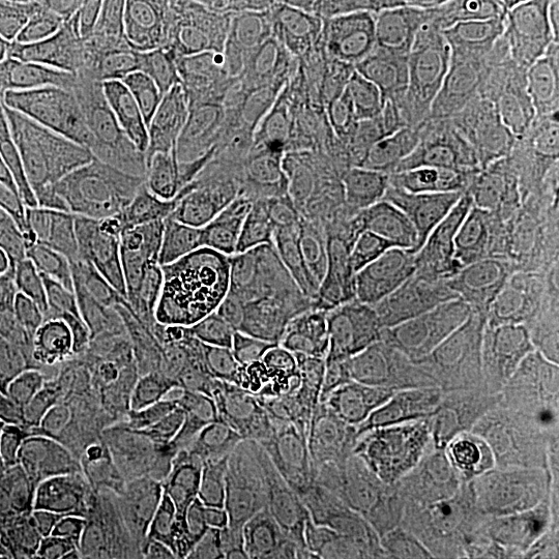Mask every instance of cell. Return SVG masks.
<instances>
[{"instance_id":"5b68a950","label":"cell","mask_w":559,"mask_h":559,"mask_svg":"<svg viewBox=\"0 0 559 559\" xmlns=\"http://www.w3.org/2000/svg\"><path fill=\"white\" fill-rule=\"evenodd\" d=\"M464 23H440L385 4L353 0L344 11L336 83L353 115L408 104L443 106Z\"/></svg>"},{"instance_id":"ac0fdd59","label":"cell","mask_w":559,"mask_h":559,"mask_svg":"<svg viewBox=\"0 0 559 559\" xmlns=\"http://www.w3.org/2000/svg\"><path fill=\"white\" fill-rule=\"evenodd\" d=\"M323 537L328 559H459V512L404 493Z\"/></svg>"},{"instance_id":"9a60e30c","label":"cell","mask_w":559,"mask_h":559,"mask_svg":"<svg viewBox=\"0 0 559 559\" xmlns=\"http://www.w3.org/2000/svg\"><path fill=\"white\" fill-rule=\"evenodd\" d=\"M168 104L166 140L152 152H168L205 166L242 162L278 141L280 104L263 98L253 85L216 96H185L168 81Z\"/></svg>"},{"instance_id":"7dc6e473","label":"cell","mask_w":559,"mask_h":559,"mask_svg":"<svg viewBox=\"0 0 559 559\" xmlns=\"http://www.w3.org/2000/svg\"><path fill=\"white\" fill-rule=\"evenodd\" d=\"M385 4H394L420 20L454 23V0H380Z\"/></svg>"},{"instance_id":"f35d334b","label":"cell","mask_w":559,"mask_h":559,"mask_svg":"<svg viewBox=\"0 0 559 559\" xmlns=\"http://www.w3.org/2000/svg\"><path fill=\"white\" fill-rule=\"evenodd\" d=\"M162 2L164 0H81L80 7L117 29L127 41H135L158 20Z\"/></svg>"},{"instance_id":"8992f818","label":"cell","mask_w":559,"mask_h":559,"mask_svg":"<svg viewBox=\"0 0 559 559\" xmlns=\"http://www.w3.org/2000/svg\"><path fill=\"white\" fill-rule=\"evenodd\" d=\"M245 460L237 429L200 440L150 429L158 516L177 522L212 559H249L240 516Z\"/></svg>"},{"instance_id":"9f6ffc18","label":"cell","mask_w":559,"mask_h":559,"mask_svg":"<svg viewBox=\"0 0 559 559\" xmlns=\"http://www.w3.org/2000/svg\"><path fill=\"white\" fill-rule=\"evenodd\" d=\"M551 4H556V7H559V0H551Z\"/></svg>"},{"instance_id":"3957f363","label":"cell","mask_w":559,"mask_h":559,"mask_svg":"<svg viewBox=\"0 0 559 559\" xmlns=\"http://www.w3.org/2000/svg\"><path fill=\"white\" fill-rule=\"evenodd\" d=\"M145 180L160 207L185 274L189 318L280 355L293 353V309L280 302L240 253L210 193L205 166L152 152Z\"/></svg>"},{"instance_id":"d6986e66","label":"cell","mask_w":559,"mask_h":559,"mask_svg":"<svg viewBox=\"0 0 559 559\" xmlns=\"http://www.w3.org/2000/svg\"><path fill=\"white\" fill-rule=\"evenodd\" d=\"M15 180H55L92 173L145 177L152 150L96 131L13 115L9 119Z\"/></svg>"},{"instance_id":"7c38bea8","label":"cell","mask_w":559,"mask_h":559,"mask_svg":"<svg viewBox=\"0 0 559 559\" xmlns=\"http://www.w3.org/2000/svg\"><path fill=\"white\" fill-rule=\"evenodd\" d=\"M378 221V198L362 168L346 173L325 191L295 253L293 321L313 305H338L350 297Z\"/></svg>"},{"instance_id":"b9f144b4","label":"cell","mask_w":559,"mask_h":559,"mask_svg":"<svg viewBox=\"0 0 559 559\" xmlns=\"http://www.w3.org/2000/svg\"><path fill=\"white\" fill-rule=\"evenodd\" d=\"M27 559H87L80 543L57 516L34 524L27 533Z\"/></svg>"},{"instance_id":"52a82bcc","label":"cell","mask_w":559,"mask_h":559,"mask_svg":"<svg viewBox=\"0 0 559 559\" xmlns=\"http://www.w3.org/2000/svg\"><path fill=\"white\" fill-rule=\"evenodd\" d=\"M168 78L160 71L150 27L92 80L62 87L23 83L13 115L83 127L156 150L168 133Z\"/></svg>"},{"instance_id":"603a6c76","label":"cell","mask_w":559,"mask_h":559,"mask_svg":"<svg viewBox=\"0 0 559 559\" xmlns=\"http://www.w3.org/2000/svg\"><path fill=\"white\" fill-rule=\"evenodd\" d=\"M355 404L357 392L348 399H323L305 388L288 367L258 411L237 427V433L247 448V459L328 441L344 429Z\"/></svg>"},{"instance_id":"f6af8a7d","label":"cell","mask_w":559,"mask_h":559,"mask_svg":"<svg viewBox=\"0 0 559 559\" xmlns=\"http://www.w3.org/2000/svg\"><path fill=\"white\" fill-rule=\"evenodd\" d=\"M545 73L559 85V7L551 4L539 17Z\"/></svg>"},{"instance_id":"4fadbf2b","label":"cell","mask_w":559,"mask_h":559,"mask_svg":"<svg viewBox=\"0 0 559 559\" xmlns=\"http://www.w3.org/2000/svg\"><path fill=\"white\" fill-rule=\"evenodd\" d=\"M50 425L55 466L67 468L73 485L119 503L140 524L158 519L150 429L145 425L94 419L78 413H52Z\"/></svg>"},{"instance_id":"681fc988","label":"cell","mask_w":559,"mask_h":559,"mask_svg":"<svg viewBox=\"0 0 559 559\" xmlns=\"http://www.w3.org/2000/svg\"><path fill=\"white\" fill-rule=\"evenodd\" d=\"M23 450H32L29 441L23 438V433L11 420L0 415V454H13Z\"/></svg>"},{"instance_id":"ab89813d","label":"cell","mask_w":559,"mask_h":559,"mask_svg":"<svg viewBox=\"0 0 559 559\" xmlns=\"http://www.w3.org/2000/svg\"><path fill=\"white\" fill-rule=\"evenodd\" d=\"M551 7V0H454V23L477 25L489 21H533Z\"/></svg>"},{"instance_id":"ee69618b","label":"cell","mask_w":559,"mask_h":559,"mask_svg":"<svg viewBox=\"0 0 559 559\" xmlns=\"http://www.w3.org/2000/svg\"><path fill=\"white\" fill-rule=\"evenodd\" d=\"M284 559H328V547L318 522H305L295 531Z\"/></svg>"},{"instance_id":"8d00e7d4","label":"cell","mask_w":559,"mask_h":559,"mask_svg":"<svg viewBox=\"0 0 559 559\" xmlns=\"http://www.w3.org/2000/svg\"><path fill=\"white\" fill-rule=\"evenodd\" d=\"M205 0H164L152 25L156 59L166 78L180 73L200 34Z\"/></svg>"},{"instance_id":"db71d44e","label":"cell","mask_w":559,"mask_h":559,"mask_svg":"<svg viewBox=\"0 0 559 559\" xmlns=\"http://www.w3.org/2000/svg\"><path fill=\"white\" fill-rule=\"evenodd\" d=\"M85 551V549H83ZM85 558L87 559H106L102 558V556H96V554H90V551H85Z\"/></svg>"},{"instance_id":"e575fe53","label":"cell","mask_w":559,"mask_h":559,"mask_svg":"<svg viewBox=\"0 0 559 559\" xmlns=\"http://www.w3.org/2000/svg\"><path fill=\"white\" fill-rule=\"evenodd\" d=\"M0 496L13 503L27 531L52 516V491L34 450L0 454Z\"/></svg>"},{"instance_id":"2e32d148","label":"cell","mask_w":559,"mask_h":559,"mask_svg":"<svg viewBox=\"0 0 559 559\" xmlns=\"http://www.w3.org/2000/svg\"><path fill=\"white\" fill-rule=\"evenodd\" d=\"M503 400L477 390L404 454V489L452 512L473 506L480 462L506 411Z\"/></svg>"},{"instance_id":"f907efd6","label":"cell","mask_w":559,"mask_h":559,"mask_svg":"<svg viewBox=\"0 0 559 559\" xmlns=\"http://www.w3.org/2000/svg\"><path fill=\"white\" fill-rule=\"evenodd\" d=\"M545 489H547V493H549V498L554 501V506H556L559 514V459L549 460Z\"/></svg>"},{"instance_id":"4316f807","label":"cell","mask_w":559,"mask_h":559,"mask_svg":"<svg viewBox=\"0 0 559 559\" xmlns=\"http://www.w3.org/2000/svg\"><path fill=\"white\" fill-rule=\"evenodd\" d=\"M278 141L307 160L325 191L360 168L353 112L334 94L280 104Z\"/></svg>"},{"instance_id":"11a10c76","label":"cell","mask_w":559,"mask_h":559,"mask_svg":"<svg viewBox=\"0 0 559 559\" xmlns=\"http://www.w3.org/2000/svg\"><path fill=\"white\" fill-rule=\"evenodd\" d=\"M340 2H342V7H344V11H346V9H348V7H350V4H353V0H340Z\"/></svg>"},{"instance_id":"836d02e7","label":"cell","mask_w":559,"mask_h":559,"mask_svg":"<svg viewBox=\"0 0 559 559\" xmlns=\"http://www.w3.org/2000/svg\"><path fill=\"white\" fill-rule=\"evenodd\" d=\"M512 545V496L459 512V559H510Z\"/></svg>"},{"instance_id":"4dcf8cb0","label":"cell","mask_w":559,"mask_h":559,"mask_svg":"<svg viewBox=\"0 0 559 559\" xmlns=\"http://www.w3.org/2000/svg\"><path fill=\"white\" fill-rule=\"evenodd\" d=\"M129 41L117 29L81 9L75 21L60 34L29 83L41 87H62L92 80L112 67Z\"/></svg>"},{"instance_id":"f1b7e54d","label":"cell","mask_w":559,"mask_h":559,"mask_svg":"<svg viewBox=\"0 0 559 559\" xmlns=\"http://www.w3.org/2000/svg\"><path fill=\"white\" fill-rule=\"evenodd\" d=\"M278 212L282 226L297 253L300 239L313 221L325 187L313 168L286 143H267L245 158Z\"/></svg>"},{"instance_id":"5bb4252c","label":"cell","mask_w":559,"mask_h":559,"mask_svg":"<svg viewBox=\"0 0 559 559\" xmlns=\"http://www.w3.org/2000/svg\"><path fill=\"white\" fill-rule=\"evenodd\" d=\"M479 390L503 402L559 392V305L510 295L480 336Z\"/></svg>"},{"instance_id":"d6a6232c","label":"cell","mask_w":559,"mask_h":559,"mask_svg":"<svg viewBox=\"0 0 559 559\" xmlns=\"http://www.w3.org/2000/svg\"><path fill=\"white\" fill-rule=\"evenodd\" d=\"M0 415L11 420L29 441L44 471L55 466L52 413L41 399L40 390L4 362H0Z\"/></svg>"},{"instance_id":"6f0895ef","label":"cell","mask_w":559,"mask_h":559,"mask_svg":"<svg viewBox=\"0 0 559 559\" xmlns=\"http://www.w3.org/2000/svg\"><path fill=\"white\" fill-rule=\"evenodd\" d=\"M73 2H78V4H80L81 0H73Z\"/></svg>"},{"instance_id":"7bdbcfd3","label":"cell","mask_w":559,"mask_h":559,"mask_svg":"<svg viewBox=\"0 0 559 559\" xmlns=\"http://www.w3.org/2000/svg\"><path fill=\"white\" fill-rule=\"evenodd\" d=\"M533 415L549 460L559 459V392L531 396Z\"/></svg>"},{"instance_id":"277c9868","label":"cell","mask_w":559,"mask_h":559,"mask_svg":"<svg viewBox=\"0 0 559 559\" xmlns=\"http://www.w3.org/2000/svg\"><path fill=\"white\" fill-rule=\"evenodd\" d=\"M11 214L36 222L81 251L180 300L185 274L145 177L92 173L55 180H17Z\"/></svg>"},{"instance_id":"f546056e","label":"cell","mask_w":559,"mask_h":559,"mask_svg":"<svg viewBox=\"0 0 559 559\" xmlns=\"http://www.w3.org/2000/svg\"><path fill=\"white\" fill-rule=\"evenodd\" d=\"M80 13L78 2L36 7L0 0V71L17 83L32 81Z\"/></svg>"},{"instance_id":"7402d4cb","label":"cell","mask_w":559,"mask_h":559,"mask_svg":"<svg viewBox=\"0 0 559 559\" xmlns=\"http://www.w3.org/2000/svg\"><path fill=\"white\" fill-rule=\"evenodd\" d=\"M404 459L367 448L342 431L328 440L318 526L332 531L404 496Z\"/></svg>"},{"instance_id":"9c48e42d","label":"cell","mask_w":559,"mask_h":559,"mask_svg":"<svg viewBox=\"0 0 559 559\" xmlns=\"http://www.w3.org/2000/svg\"><path fill=\"white\" fill-rule=\"evenodd\" d=\"M344 7L340 0H253L247 69L263 98L295 104L336 83Z\"/></svg>"},{"instance_id":"30bf717a","label":"cell","mask_w":559,"mask_h":559,"mask_svg":"<svg viewBox=\"0 0 559 559\" xmlns=\"http://www.w3.org/2000/svg\"><path fill=\"white\" fill-rule=\"evenodd\" d=\"M540 73L539 20L466 25L443 104L448 135L460 154L477 160L498 108Z\"/></svg>"},{"instance_id":"c3c4849f","label":"cell","mask_w":559,"mask_h":559,"mask_svg":"<svg viewBox=\"0 0 559 559\" xmlns=\"http://www.w3.org/2000/svg\"><path fill=\"white\" fill-rule=\"evenodd\" d=\"M27 526L21 520L20 512L13 508V503L0 496V551L11 549L27 540Z\"/></svg>"},{"instance_id":"8fae6325","label":"cell","mask_w":559,"mask_h":559,"mask_svg":"<svg viewBox=\"0 0 559 559\" xmlns=\"http://www.w3.org/2000/svg\"><path fill=\"white\" fill-rule=\"evenodd\" d=\"M378 214L376 239L350 290L359 323L394 320L427 299L452 239L445 205L413 203Z\"/></svg>"},{"instance_id":"6da1fadb","label":"cell","mask_w":559,"mask_h":559,"mask_svg":"<svg viewBox=\"0 0 559 559\" xmlns=\"http://www.w3.org/2000/svg\"><path fill=\"white\" fill-rule=\"evenodd\" d=\"M21 265L64 381L110 367L187 320L177 297L11 214Z\"/></svg>"},{"instance_id":"ba28073f","label":"cell","mask_w":559,"mask_h":559,"mask_svg":"<svg viewBox=\"0 0 559 559\" xmlns=\"http://www.w3.org/2000/svg\"><path fill=\"white\" fill-rule=\"evenodd\" d=\"M360 168L378 212L413 203H450L477 160L460 154L448 135L443 106L408 104L353 115Z\"/></svg>"},{"instance_id":"d590c367","label":"cell","mask_w":559,"mask_h":559,"mask_svg":"<svg viewBox=\"0 0 559 559\" xmlns=\"http://www.w3.org/2000/svg\"><path fill=\"white\" fill-rule=\"evenodd\" d=\"M514 545L510 559H559V514L547 489L512 496Z\"/></svg>"},{"instance_id":"d4e9b609","label":"cell","mask_w":559,"mask_h":559,"mask_svg":"<svg viewBox=\"0 0 559 559\" xmlns=\"http://www.w3.org/2000/svg\"><path fill=\"white\" fill-rule=\"evenodd\" d=\"M253 0H205L200 34L185 69L175 78L195 96H214L253 85L247 38Z\"/></svg>"},{"instance_id":"1f68e13d","label":"cell","mask_w":559,"mask_h":559,"mask_svg":"<svg viewBox=\"0 0 559 559\" xmlns=\"http://www.w3.org/2000/svg\"><path fill=\"white\" fill-rule=\"evenodd\" d=\"M506 293L559 305V191L508 263Z\"/></svg>"},{"instance_id":"83f0119b","label":"cell","mask_w":559,"mask_h":559,"mask_svg":"<svg viewBox=\"0 0 559 559\" xmlns=\"http://www.w3.org/2000/svg\"><path fill=\"white\" fill-rule=\"evenodd\" d=\"M52 516L62 520L81 549L106 559H145L140 520L119 503L71 485L52 498Z\"/></svg>"},{"instance_id":"7a4b0ae2","label":"cell","mask_w":559,"mask_h":559,"mask_svg":"<svg viewBox=\"0 0 559 559\" xmlns=\"http://www.w3.org/2000/svg\"><path fill=\"white\" fill-rule=\"evenodd\" d=\"M290 357L187 318L108 367L141 425L185 438L237 429L270 394Z\"/></svg>"},{"instance_id":"bcb514c9","label":"cell","mask_w":559,"mask_h":559,"mask_svg":"<svg viewBox=\"0 0 559 559\" xmlns=\"http://www.w3.org/2000/svg\"><path fill=\"white\" fill-rule=\"evenodd\" d=\"M0 362H4V365L11 367L13 371H17L21 378L32 381V383L38 388L36 378H34V373H32V367H29V362H27V357H25L20 342L15 338L13 330L9 328V323L4 320L2 311H0Z\"/></svg>"},{"instance_id":"ffe728a7","label":"cell","mask_w":559,"mask_h":559,"mask_svg":"<svg viewBox=\"0 0 559 559\" xmlns=\"http://www.w3.org/2000/svg\"><path fill=\"white\" fill-rule=\"evenodd\" d=\"M559 166V85L547 73L501 104L477 168L487 179Z\"/></svg>"},{"instance_id":"74e56055","label":"cell","mask_w":559,"mask_h":559,"mask_svg":"<svg viewBox=\"0 0 559 559\" xmlns=\"http://www.w3.org/2000/svg\"><path fill=\"white\" fill-rule=\"evenodd\" d=\"M67 388L73 400V413L78 415L94 419L140 423L135 408L110 378L108 367L90 369L69 381Z\"/></svg>"},{"instance_id":"484cf974","label":"cell","mask_w":559,"mask_h":559,"mask_svg":"<svg viewBox=\"0 0 559 559\" xmlns=\"http://www.w3.org/2000/svg\"><path fill=\"white\" fill-rule=\"evenodd\" d=\"M549 452L540 440L533 400H510L480 462L473 506L545 489Z\"/></svg>"},{"instance_id":"44dd1931","label":"cell","mask_w":559,"mask_h":559,"mask_svg":"<svg viewBox=\"0 0 559 559\" xmlns=\"http://www.w3.org/2000/svg\"><path fill=\"white\" fill-rule=\"evenodd\" d=\"M290 371L323 399H348L357 392L367 371L350 297L338 305H313L295 321Z\"/></svg>"},{"instance_id":"816d5d0a","label":"cell","mask_w":559,"mask_h":559,"mask_svg":"<svg viewBox=\"0 0 559 559\" xmlns=\"http://www.w3.org/2000/svg\"><path fill=\"white\" fill-rule=\"evenodd\" d=\"M0 559H27V540H23L11 549H2Z\"/></svg>"},{"instance_id":"60d3db41","label":"cell","mask_w":559,"mask_h":559,"mask_svg":"<svg viewBox=\"0 0 559 559\" xmlns=\"http://www.w3.org/2000/svg\"><path fill=\"white\" fill-rule=\"evenodd\" d=\"M145 559H212L191 535L173 520H150L141 524Z\"/></svg>"},{"instance_id":"cb8c5ba5","label":"cell","mask_w":559,"mask_h":559,"mask_svg":"<svg viewBox=\"0 0 559 559\" xmlns=\"http://www.w3.org/2000/svg\"><path fill=\"white\" fill-rule=\"evenodd\" d=\"M0 311L27 357L50 413H73V400L52 355L40 307L21 265L17 240L4 201H0Z\"/></svg>"},{"instance_id":"e0dca14e","label":"cell","mask_w":559,"mask_h":559,"mask_svg":"<svg viewBox=\"0 0 559 559\" xmlns=\"http://www.w3.org/2000/svg\"><path fill=\"white\" fill-rule=\"evenodd\" d=\"M205 179L245 260L272 295L293 309L297 297L295 249L260 180L240 160L205 164Z\"/></svg>"},{"instance_id":"f5cc1de1","label":"cell","mask_w":559,"mask_h":559,"mask_svg":"<svg viewBox=\"0 0 559 559\" xmlns=\"http://www.w3.org/2000/svg\"><path fill=\"white\" fill-rule=\"evenodd\" d=\"M4 2H15V4H36V7H55V4L73 2V0H4Z\"/></svg>"}]
</instances>
